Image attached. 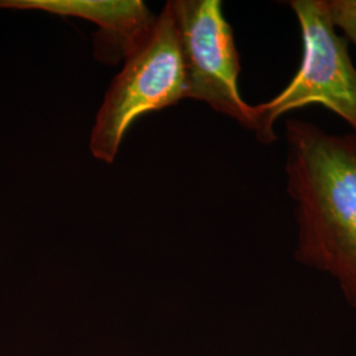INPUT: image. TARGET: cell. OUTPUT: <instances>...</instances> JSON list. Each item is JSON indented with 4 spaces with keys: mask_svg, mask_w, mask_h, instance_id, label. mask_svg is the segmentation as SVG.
<instances>
[{
    "mask_svg": "<svg viewBox=\"0 0 356 356\" xmlns=\"http://www.w3.org/2000/svg\"><path fill=\"white\" fill-rule=\"evenodd\" d=\"M186 99L177 31L168 7L104 95L90 136L92 156L113 164L129 127L144 115Z\"/></svg>",
    "mask_w": 356,
    "mask_h": 356,
    "instance_id": "2",
    "label": "cell"
},
{
    "mask_svg": "<svg viewBox=\"0 0 356 356\" xmlns=\"http://www.w3.org/2000/svg\"><path fill=\"white\" fill-rule=\"evenodd\" d=\"M301 31V64L280 92L256 107L257 139L276 141L275 124L282 115L319 104L342 118L356 134V67L344 38L331 24L325 0L288 1Z\"/></svg>",
    "mask_w": 356,
    "mask_h": 356,
    "instance_id": "3",
    "label": "cell"
},
{
    "mask_svg": "<svg viewBox=\"0 0 356 356\" xmlns=\"http://www.w3.org/2000/svg\"><path fill=\"white\" fill-rule=\"evenodd\" d=\"M285 136L296 260L335 281L356 310V134L335 135L289 119Z\"/></svg>",
    "mask_w": 356,
    "mask_h": 356,
    "instance_id": "1",
    "label": "cell"
},
{
    "mask_svg": "<svg viewBox=\"0 0 356 356\" xmlns=\"http://www.w3.org/2000/svg\"><path fill=\"white\" fill-rule=\"evenodd\" d=\"M331 24L356 48V0H325Z\"/></svg>",
    "mask_w": 356,
    "mask_h": 356,
    "instance_id": "6",
    "label": "cell"
},
{
    "mask_svg": "<svg viewBox=\"0 0 356 356\" xmlns=\"http://www.w3.org/2000/svg\"><path fill=\"white\" fill-rule=\"evenodd\" d=\"M165 6L177 31L186 99L204 102L256 132V107L239 90L241 56L222 1L170 0Z\"/></svg>",
    "mask_w": 356,
    "mask_h": 356,
    "instance_id": "4",
    "label": "cell"
},
{
    "mask_svg": "<svg viewBox=\"0 0 356 356\" xmlns=\"http://www.w3.org/2000/svg\"><path fill=\"white\" fill-rule=\"evenodd\" d=\"M0 10H32L89 20L98 26L94 33L97 60L113 65L139 47L157 19L140 0H0Z\"/></svg>",
    "mask_w": 356,
    "mask_h": 356,
    "instance_id": "5",
    "label": "cell"
}]
</instances>
